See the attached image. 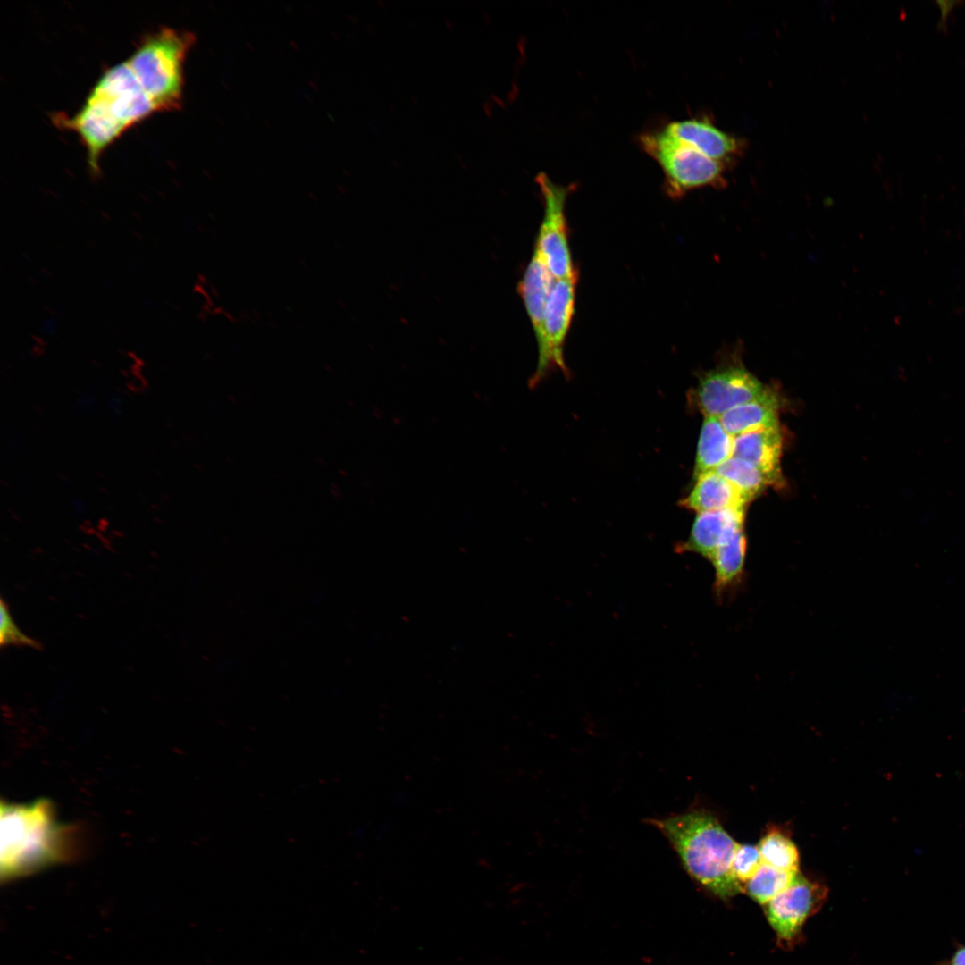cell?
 Listing matches in <instances>:
<instances>
[{
    "label": "cell",
    "mask_w": 965,
    "mask_h": 965,
    "mask_svg": "<svg viewBox=\"0 0 965 965\" xmlns=\"http://www.w3.org/2000/svg\"><path fill=\"white\" fill-rule=\"evenodd\" d=\"M195 42L185 30L162 28L145 36L127 62L157 112L181 106L184 63Z\"/></svg>",
    "instance_id": "3957f363"
},
{
    "label": "cell",
    "mask_w": 965,
    "mask_h": 965,
    "mask_svg": "<svg viewBox=\"0 0 965 965\" xmlns=\"http://www.w3.org/2000/svg\"><path fill=\"white\" fill-rule=\"evenodd\" d=\"M762 864L758 846L740 844L734 853L732 868L735 878L743 885L758 872Z\"/></svg>",
    "instance_id": "44dd1931"
},
{
    "label": "cell",
    "mask_w": 965,
    "mask_h": 965,
    "mask_svg": "<svg viewBox=\"0 0 965 965\" xmlns=\"http://www.w3.org/2000/svg\"><path fill=\"white\" fill-rule=\"evenodd\" d=\"M827 895L825 885L799 872L789 887L764 905L779 944L792 946L800 938L805 921L822 907Z\"/></svg>",
    "instance_id": "52a82bcc"
},
{
    "label": "cell",
    "mask_w": 965,
    "mask_h": 965,
    "mask_svg": "<svg viewBox=\"0 0 965 965\" xmlns=\"http://www.w3.org/2000/svg\"><path fill=\"white\" fill-rule=\"evenodd\" d=\"M782 444L779 426L758 429L734 437L733 456L750 462L773 484H779Z\"/></svg>",
    "instance_id": "7c38bea8"
},
{
    "label": "cell",
    "mask_w": 965,
    "mask_h": 965,
    "mask_svg": "<svg viewBox=\"0 0 965 965\" xmlns=\"http://www.w3.org/2000/svg\"><path fill=\"white\" fill-rule=\"evenodd\" d=\"M733 454L734 437L725 430L719 417L706 416L698 441L695 475L715 470Z\"/></svg>",
    "instance_id": "2e32d148"
},
{
    "label": "cell",
    "mask_w": 965,
    "mask_h": 965,
    "mask_svg": "<svg viewBox=\"0 0 965 965\" xmlns=\"http://www.w3.org/2000/svg\"><path fill=\"white\" fill-rule=\"evenodd\" d=\"M536 181L543 200V219L536 239L535 249L555 280L577 275L568 242L566 202L570 186L556 184L545 173Z\"/></svg>",
    "instance_id": "8992f818"
},
{
    "label": "cell",
    "mask_w": 965,
    "mask_h": 965,
    "mask_svg": "<svg viewBox=\"0 0 965 965\" xmlns=\"http://www.w3.org/2000/svg\"><path fill=\"white\" fill-rule=\"evenodd\" d=\"M669 134L707 156L724 163L742 149L738 138L724 132L708 120L686 119L664 127Z\"/></svg>",
    "instance_id": "8fae6325"
},
{
    "label": "cell",
    "mask_w": 965,
    "mask_h": 965,
    "mask_svg": "<svg viewBox=\"0 0 965 965\" xmlns=\"http://www.w3.org/2000/svg\"><path fill=\"white\" fill-rule=\"evenodd\" d=\"M85 105L122 133L157 112L127 60L110 67L101 75Z\"/></svg>",
    "instance_id": "5b68a950"
},
{
    "label": "cell",
    "mask_w": 965,
    "mask_h": 965,
    "mask_svg": "<svg viewBox=\"0 0 965 965\" xmlns=\"http://www.w3.org/2000/svg\"><path fill=\"white\" fill-rule=\"evenodd\" d=\"M577 278L578 275H575L554 282L546 307L544 343L538 351L536 379L552 367L566 371L564 345L574 315Z\"/></svg>",
    "instance_id": "9c48e42d"
},
{
    "label": "cell",
    "mask_w": 965,
    "mask_h": 965,
    "mask_svg": "<svg viewBox=\"0 0 965 965\" xmlns=\"http://www.w3.org/2000/svg\"><path fill=\"white\" fill-rule=\"evenodd\" d=\"M648 822L663 834L687 873L701 886L721 898L743 892L732 868L740 844L712 813L694 808Z\"/></svg>",
    "instance_id": "7a4b0ae2"
},
{
    "label": "cell",
    "mask_w": 965,
    "mask_h": 965,
    "mask_svg": "<svg viewBox=\"0 0 965 965\" xmlns=\"http://www.w3.org/2000/svg\"><path fill=\"white\" fill-rule=\"evenodd\" d=\"M1 611V627H0V643L1 646H28L34 649H41V644L30 638L16 625L13 620L8 606L4 600H1L0 604Z\"/></svg>",
    "instance_id": "7402d4cb"
},
{
    "label": "cell",
    "mask_w": 965,
    "mask_h": 965,
    "mask_svg": "<svg viewBox=\"0 0 965 965\" xmlns=\"http://www.w3.org/2000/svg\"><path fill=\"white\" fill-rule=\"evenodd\" d=\"M744 529V508L699 513L690 535L680 550L697 553L709 560L737 532Z\"/></svg>",
    "instance_id": "30bf717a"
},
{
    "label": "cell",
    "mask_w": 965,
    "mask_h": 965,
    "mask_svg": "<svg viewBox=\"0 0 965 965\" xmlns=\"http://www.w3.org/2000/svg\"><path fill=\"white\" fill-rule=\"evenodd\" d=\"M555 281L534 248L519 284V290L534 331L538 351L542 348L544 343L546 307Z\"/></svg>",
    "instance_id": "4fadbf2b"
},
{
    "label": "cell",
    "mask_w": 965,
    "mask_h": 965,
    "mask_svg": "<svg viewBox=\"0 0 965 965\" xmlns=\"http://www.w3.org/2000/svg\"><path fill=\"white\" fill-rule=\"evenodd\" d=\"M797 872L782 871L762 864L758 872L744 885V892L757 902L765 905L794 881Z\"/></svg>",
    "instance_id": "ffe728a7"
},
{
    "label": "cell",
    "mask_w": 965,
    "mask_h": 965,
    "mask_svg": "<svg viewBox=\"0 0 965 965\" xmlns=\"http://www.w3.org/2000/svg\"><path fill=\"white\" fill-rule=\"evenodd\" d=\"M937 965H965V944H957L951 957L939 961Z\"/></svg>",
    "instance_id": "603a6c76"
},
{
    "label": "cell",
    "mask_w": 965,
    "mask_h": 965,
    "mask_svg": "<svg viewBox=\"0 0 965 965\" xmlns=\"http://www.w3.org/2000/svg\"><path fill=\"white\" fill-rule=\"evenodd\" d=\"M747 550L744 529L723 544L710 559L715 571L714 587L720 594L743 577Z\"/></svg>",
    "instance_id": "e0dca14e"
},
{
    "label": "cell",
    "mask_w": 965,
    "mask_h": 965,
    "mask_svg": "<svg viewBox=\"0 0 965 965\" xmlns=\"http://www.w3.org/2000/svg\"><path fill=\"white\" fill-rule=\"evenodd\" d=\"M714 471L734 484L749 502L761 493L771 481L755 466L737 457H732Z\"/></svg>",
    "instance_id": "ac0fdd59"
},
{
    "label": "cell",
    "mask_w": 965,
    "mask_h": 965,
    "mask_svg": "<svg viewBox=\"0 0 965 965\" xmlns=\"http://www.w3.org/2000/svg\"><path fill=\"white\" fill-rule=\"evenodd\" d=\"M768 388L743 365H731L704 374L696 389V401L706 416L720 417L728 410L747 403Z\"/></svg>",
    "instance_id": "ba28073f"
},
{
    "label": "cell",
    "mask_w": 965,
    "mask_h": 965,
    "mask_svg": "<svg viewBox=\"0 0 965 965\" xmlns=\"http://www.w3.org/2000/svg\"><path fill=\"white\" fill-rule=\"evenodd\" d=\"M779 401L769 389L761 396L737 406L719 417L725 430L733 437L762 428L779 426Z\"/></svg>",
    "instance_id": "9a60e30c"
},
{
    "label": "cell",
    "mask_w": 965,
    "mask_h": 965,
    "mask_svg": "<svg viewBox=\"0 0 965 965\" xmlns=\"http://www.w3.org/2000/svg\"><path fill=\"white\" fill-rule=\"evenodd\" d=\"M758 848L763 864L782 871H799L798 850L791 838L779 828L768 830Z\"/></svg>",
    "instance_id": "d6986e66"
},
{
    "label": "cell",
    "mask_w": 965,
    "mask_h": 965,
    "mask_svg": "<svg viewBox=\"0 0 965 965\" xmlns=\"http://www.w3.org/2000/svg\"><path fill=\"white\" fill-rule=\"evenodd\" d=\"M642 149L661 167L666 193L679 198L702 187H722L724 163L712 159L667 130L644 133L640 137Z\"/></svg>",
    "instance_id": "277c9868"
},
{
    "label": "cell",
    "mask_w": 965,
    "mask_h": 965,
    "mask_svg": "<svg viewBox=\"0 0 965 965\" xmlns=\"http://www.w3.org/2000/svg\"><path fill=\"white\" fill-rule=\"evenodd\" d=\"M2 881L23 877L72 858L73 835L59 823L50 801L1 804Z\"/></svg>",
    "instance_id": "6da1fadb"
},
{
    "label": "cell",
    "mask_w": 965,
    "mask_h": 965,
    "mask_svg": "<svg viewBox=\"0 0 965 965\" xmlns=\"http://www.w3.org/2000/svg\"><path fill=\"white\" fill-rule=\"evenodd\" d=\"M690 494L681 505L699 513L728 508H744L748 502L742 492L716 471L701 473Z\"/></svg>",
    "instance_id": "5bb4252c"
}]
</instances>
